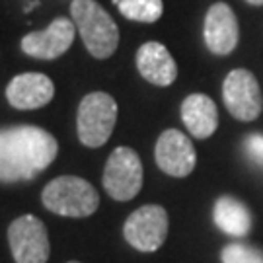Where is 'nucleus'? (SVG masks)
Returning <instances> with one entry per match:
<instances>
[{
  "label": "nucleus",
  "instance_id": "423d86ee",
  "mask_svg": "<svg viewBox=\"0 0 263 263\" xmlns=\"http://www.w3.org/2000/svg\"><path fill=\"white\" fill-rule=\"evenodd\" d=\"M123 236L139 252H156L168 236L166 209L160 205H142L125 220Z\"/></svg>",
  "mask_w": 263,
  "mask_h": 263
},
{
  "label": "nucleus",
  "instance_id": "aec40b11",
  "mask_svg": "<svg viewBox=\"0 0 263 263\" xmlns=\"http://www.w3.org/2000/svg\"><path fill=\"white\" fill-rule=\"evenodd\" d=\"M68 263H78V261H68Z\"/></svg>",
  "mask_w": 263,
  "mask_h": 263
},
{
  "label": "nucleus",
  "instance_id": "0eeeda50",
  "mask_svg": "<svg viewBox=\"0 0 263 263\" xmlns=\"http://www.w3.org/2000/svg\"><path fill=\"white\" fill-rule=\"evenodd\" d=\"M8 242L16 263H47L51 255L47 228L33 215L18 216L10 224Z\"/></svg>",
  "mask_w": 263,
  "mask_h": 263
},
{
  "label": "nucleus",
  "instance_id": "ddd939ff",
  "mask_svg": "<svg viewBox=\"0 0 263 263\" xmlns=\"http://www.w3.org/2000/svg\"><path fill=\"white\" fill-rule=\"evenodd\" d=\"M137 68L154 86H170L178 78V65L162 43L148 41L137 51Z\"/></svg>",
  "mask_w": 263,
  "mask_h": 263
},
{
  "label": "nucleus",
  "instance_id": "f8f14e48",
  "mask_svg": "<svg viewBox=\"0 0 263 263\" xmlns=\"http://www.w3.org/2000/svg\"><path fill=\"white\" fill-rule=\"evenodd\" d=\"M55 96L51 78L41 72H24L14 76L6 86V100L16 109H39Z\"/></svg>",
  "mask_w": 263,
  "mask_h": 263
},
{
  "label": "nucleus",
  "instance_id": "4468645a",
  "mask_svg": "<svg viewBox=\"0 0 263 263\" xmlns=\"http://www.w3.org/2000/svg\"><path fill=\"white\" fill-rule=\"evenodd\" d=\"M181 121L195 139H209L216 131L218 111L205 94H191L181 104Z\"/></svg>",
  "mask_w": 263,
  "mask_h": 263
},
{
  "label": "nucleus",
  "instance_id": "f257e3e1",
  "mask_svg": "<svg viewBox=\"0 0 263 263\" xmlns=\"http://www.w3.org/2000/svg\"><path fill=\"white\" fill-rule=\"evenodd\" d=\"M59 144L49 131L33 125L0 129V181L33 179L57 158Z\"/></svg>",
  "mask_w": 263,
  "mask_h": 263
},
{
  "label": "nucleus",
  "instance_id": "7ed1b4c3",
  "mask_svg": "<svg viewBox=\"0 0 263 263\" xmlns=\"http://www.w3.org/2000/svg\"><path fill=\"white\" fill-rule=\"evenodd\" d=\"M41 201L51 213L72 218L94 215L100 207V195L94 185L76 176L51 179L41 193Z\"/></svg>",
  "mask_w": 263,
  "mask_h": 263
},
{
  "label": "nucleus",
  "instance_id": "20e7f679",
  "mask_svg": "<svg viewBox=\"0 0 263 263\" xmlns=\"http://www.w3.org/2000/svg\"><path fill=\"white\" fill-rule=\"evenodd\" d=\"M117 121V104L105 92H92L82 98L76 115V133L88 148H98L109 141Z\"/></svg>",
  "mask_w": 263,
  "mask_h": 263
},
{
  "label": "nucleus",
  "instance_id": "f03ea898",
  "mask_svg": "<svg viewBox=\"0 0 263 263\" xmlns=\"http://www.w3.org/2000/svg\"><path fill=\"white\" fill-rule=\"evenodd\" d=\"M70 16L92 57L109 59L117 51L119 28L96 0H72Z\"/></svg>",
  "mask_w": 263,
  "mask_h": 263
},
{
  "label": "nucleus",
  "instance_id": "dca6fc26",
  "mask_svg": "<svg viewBox=\"0 0 263 263\" xmlns=\"http://www.w3.org/2000/svg\"><path fill=\"white\" fill-rule=\"evenodd\" d=\"M117 8L131 22L154 24L162 16L164 4H162V0H119Z\"/></svg>",
  "mask_w": 263,
  "mask_h": 263
},
{
  "label": "nucleus",
  "instance_id": "6ab92c4d",
  "mask_svg": "<svg viewBox=\"0 0 263 263\" xmlns=\"http://www.w3.org/2000/svg\"><path fill=\"white\" fill-rule=\"evenodd\" d=\"M248 4H254V6H261L263 4V0H246Z\"/></svg>",
  "mask_w": 263,
  "mask_h": 263
},
{
  "label": "nucleus",
  "instance_id": "2eb2a0df",
  "mask_svg": "<svg viewBox=\"0 0 263 263\" xmlns=\"http://www.w3.org/2000/svg\"><path fill=\"white\" fill-rule=\"evenodd\" d=\"M215 224L228 236L244 238L252 228V215L244 203H240L234 197H220L213 209Z\"/></svg>",
  "mask_w": 263,
  "mask_h": 263
},
{
  "label": "nucleus",
  "instance_id": "1a4fd4ad",
  "mask_svg": "<svg viewBox=\"0 0 263 263\" xmlns=\"http://www.w3.org/2000/svg\"><path fill=\"white\" fill-rule=\"evenodd\" d=\"M154 156L158 168L172 178L189 176L197 162V154L191 141L178 129H166L160 135Z\"/></svg>",
  "mask_w": 263,
  "mask_h": 263
},
{
  "label": "nucleus",
  "instance_id": "f3484780",
  "mask_svg": "<svg viewBox=\"0 0 263 263\" xmlns=\"http://www.w3.org/2000/svg\"><path fill=\"white\" fill-rule=\"evenodd\" d=\"M222 263H263V250L248 244H228L220 254Z\"/></svg>",
  "mask_w": 263,
  "mask_h": 263
},
{
  "label": "nucleus",
  "instance_id": "9d476101",
  "mask_svg": "<svg viewBox=\"0 0 263 263\" xmlns=\"http://www.w3.org/2000/svg\"><path fill=\"white\" fill-rule=\"evenodd\" d=\"M74 22L68 18H57L43 31H31L22 39V51L33 59L53 61L65 55L74 41Z\"/></svg>",
  "mask_w": 263,
  "mask_h": 263
},
{
  "label": "nucleus",
  "instance_id": "6e6552de",
  "mask_svg": "<svg viewBox=\"0 0 263 263\" xmlns=\"http://www.w3.org/2000/svg\"><path fill=\"white\" fill-rule=\"evenodd\" d=\"M222 98L226 109L240 121H254L261 113V92L255 76L246 68H236L224 78Z\"/></svg>",
  "mask_w": 263,
  "mask_h": 263
},
{
  "label": "nucleus",
  "instance_id": "39448f33",
  "mask_svg": "<svg viewBox=\"0 0 263 263\" xmlns=\"http://www.w3.org/2000/svg\"><path fill=\"white\" fill-rule=\"evenodd\" d=\"M104 189L115 201H131L142 187V162L129 146H117L104 170Z\"/></svg>",
  "mask_w": 263,
  "mask_h": 263
},
{
  "label": "nucleus",
  "instance_id": "9b49d317",
  "mask_svg": "<svg viewBox=\"0 0 263 263\" xmlns=\"http://www.w3.org/2000/svg\"><path fill=\"white\" fill-rule=\"evenodd\" d=\"M203 35H205V43L211 53L215 55L232 53L240 37V28H238L234 10L224 2L213 4L205 16Z\"/></svg>",
  "mask_w": 263,
  "mask_h": 263
},
{
  "label": "nucleus",
  "instance_id": "a211bd4d",
  "mask_svg": "<svg viewBox=\"0 0 263 263\" xmlns=\"http://www.w3.org/2000/svg\"><path fill=\"white\" fill-rule=\"evenodd\" d=\"M244 148L250 158L263 166V135H250L244 142Z\"/></svg>",
  "mask_w": 263,
  "mask_h": 263
}]
</instances>
